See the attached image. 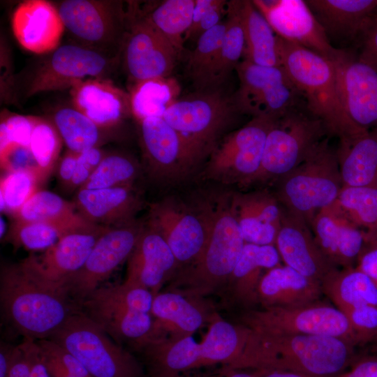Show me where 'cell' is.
Returning a JSON list of instances; mask_svg holds the SVG:
<instances>
[{
  "mask_svg": "<svg viewBox=\"0 0 377 377\" xmlns=\"http://www.w3.org/2000/svg\"><path fill=\"white\" fill-rule=\"evenodd\" d=\"M151 313L156 320L149 340L156 339L162 330L175 329L182 337L189 336L202 324L200 311L182 295L163 293L154 297Z\"/></svg>",
  "mask_w": 377,
  "mask_h": 377,
  "instance_id": "74e56055",
  "label": "cell"
},
{
  "mask_svg": "<svg viewBox=\"0 0 377 377\" xmlns=\"http://www.w3.org/2000/svg\"><path fill=\"white\" fill-rule=\"evenodd\" d=\"M246 321L250 329L262 334L328 336L355 346L346 316L337 307L325 304L266 306L264 310L251 313Z\"/></svg>",
  "mask_w": 377,
  "mask_h": 377,
  "instance_id": "4fadbf2b",
  "label": "cell"
},
{
  "mask_svg": "<svg viewBox=\"0 0 377 377\" xmlns=\"http://www.w3.org/2000/svg\"><path fill=\"white\" fill-rule=\"evenodd\" d=\"M309 226L318 247L334 266L353 267L364 244L365 235L335 202L319 210Z\"/></svg>",
  "mask_w": 377,
  "mask_h": 377,
  "instance_id": "603a6c76",
  "label": "cell"
},
{
  "mask_svg": "<svg viewBox=\"0 0 377 377\" xmlns=\"http://www.w3.org/2000/svg\"><path fill=\"white\" fill-rule=\"evenodd\" d=\"M62 140L54 123L40 117L33 131L29 148L45 181L57 164Z\"/></svg>",
  "mask_w": 377,
  "mask_h": 377,
  "instance_id": "7dc6e473",
  "label": "cell"
},
{
  "mask_svg": "<svg viewBox=\"0 0 377 377\" xmlns=\"http://www.w3.org/2000/svg\"><path fill=\"white\" fill-rule=\"evenodd\" d=\"M339 140L335 151L342 187L377 188V128Z\"/></svg>",
  "mask_w": 377,
  "mask_h": 377,
  "instance_id": "f546056e",
  "label": "cell"
},
{
  "mask_svg": "<svg viewBox=\"0 0 377 377\" xmlns=\"http://www.w3.org/2000/svg\"><path fill=\"white\" fill-rule=\"evenodd\" d=\"M73 354L91 377H141L136 360L83 312L75 311L49 338Z\"/></svg>",
  "mask_w": 377,
  "mask_h": 377,
  "instance_id": "52a82bcc",
  "label": "cell"
},
{
  "mask_svg": "<svg viewBox=\"0 0 377 377\" xmlns=\"http://www.w3.org/2000/svg\"><path fill=\"white\" fill-rule=\"evenodd\" d=\"M73 108L96 124L118 128L131 114L130 96L109 79L89 78L70 90Z\"/></svg>",
  "mask_w": 377,
  "mask_h": 377,
  "instance_id": "484cf974",
  "label": "cell"
},
{
  "mask_svg": "<svg viewBox=\"0 0 377 377\" xmlns=\"http://www.w3.org/2000/svg\"><path fill=\"white\" fill-rule=\"evenodd\" d=\"M227 377H257V376H253L250 374L245 373V372L232 371L228 374Z\"/></svg>",
  "mask_w": 377,
  "mask_h": 377,
  "instance_id": "be15d7a7",
  "label": "cell"
},
{
  "mask_svg": "<svg viewBox=\"0 0 377 377\" xmlns=\"http://www.w3.org/2000/svg\"><path fill=\"white\" fill-rule=\"evenodd\" d=\"M325 293L342 312L362 306H377V283L356 267L338 268L320 282Z\"/></svg>",
  "mask_w": 377,
  "mask_h": 377,
  "instance_id": "836d02e7",
  "label": "cell"
},
{
  "mask_svg": "<svg viewBox=\"0 0 377 377\" xmlns=\"http://www.w3.org/2000/svg\"><path fill=\"white\" fill-rule=\"evenodd\" d=\"M376 346L374 348V352L377 353V344L375 345Z\"/></svg>",
  "mask_w": 377,
  "mask_h": 377,
  "instance_id": "03108f58",
  "label": "cell"
},
{
  "mask_svg": "<svg viewBox=\"0 0 377 377\" xmlns=\"http://www.w3.org/2000/svg\"><path fill=\"white\" fill-rule=\"evenodd\" d=\"M108 228L88 223L62 237L41 255L31 254L27 259L43 276L63 286L84 265Z\"/></svg>",
  "mask_w": 377,
  "mask_h": 377,
  "instance_id": "7402d4cb",
  "label": "cell"
},
{
  "mask_svg": "<svg viewBox=\"0 0 377 377\" xmlns=\"http://www.w3.org/2000/svg\"><path fill=\"white\" fill-rule=\"evenodd\" d=\"M73 202L77 213L87 221L108 227L134 220L142 204L133 185L79 188Z\"/></svg>",
  "mask_w": 377,
  "mask_h": 377,
  "instance_id": "83f0119b",
  "label": "cell"
},
{
  "mask_svg": "<svg viewBox=\"0 0 377 377\" xmlns=\"http://www.w3.org/2000/svg\"><path fill=\"white\" fill-rule=\"evenodd\" d=\"M8 377H31L29 360L21 343L14 347Z\"/></svg>",
  "mask_w": 377,
  "mask_h": 377,
  "instance_id": "6f0895ef",
  "label": "cell"
},
{
  "mask_svg": "<svg viewBox=\"0 0 377 377\" xmlns=\"http://www.w3.org/2000/svg\"><path fill=\"white\" fill-rule=\"evenodd\" d=\"M281 257L274 245L245 243L242 254L230 276L244 299L253 300L257 296L258 283L264 269L281 265Z\"/></svg>",
  "mask_w": 377,
  "mask_h": 377,
  "instance_id": "ab89813d",
  "label": "cell"
},
{
  "mask_svg": "<svg viewBox=\"0 0 377 377\" xmlns=\"http://www.w3.org/2000/svg\"><path fill=\"white\" fill-rule=\"evenodd\" d=\"M154 297L148 289L123 283L100 286L80 305L116 342L131 341L140 348L151 334Z\"/></svg>",
  "mask_w": 377,
  "mask_h": 377,
  "instance_id": "5b68a950",
  "label": "cell"
},
{
  "mask_svg": "<svg viewBox=\"0 0 377 377\" xmlns=\"http://www.w3.org/2000/svg\"><path fill=\"white\" fill-rule=\"evenodd\" d=\"M328 135L323 123L306 107L276 118L267 135L259 170L249 185L276 182L303 162Z\"/></svg>",
  "mask_w": 377,
  "mask_h": 377,
  "instance_id": "8992f818",
  "label": "cell"
},
{
  "mask_svg": "<svg viewBox=\"0 0 377 377\" xmlns=\"http://www.w3.org/2000/svg\"><path fill=\"white\" fill-rule=\"evenodd\" d=\"M179 52L131 1L129 22L121 50L131 85L147 79L169 77Z\"/></svg>",
  "mask_w": 377,
  "mask_h": 377,
  "instance_id": "7c38bea8",
  "label": "cell"
},
{
  "mask_svg": "<svg viewBox=\"0 0 377 377\" xmlns=\"http://www.w3.org/2000/svg\"><path fill=\"white\" fill-rule=\"evenodd\" d=\"M277 43L281 66L329 135L339 138L367 131L353 124L345 112L334 60L278 36Z\"/></svg>",
  "mask_w": 377,
  "mask_h": 377,
  "instance_id": "3957f363",
  "label": "cell"
},
{
  "mask_svg": "<svg viewBox=\"0 0 377 377\" xmlns=\"http://www.w3.org/2000/svg\"><path fill=\"white\" fill-rule=\"evenodd\" d=\"M321 293L319 281L306 277L286 265L267 270L257 289V296L267 306H306L317 302Z\"/></svg>",
  "mask_w": 377,
  "mask_h": 377,
  "instance_id": "4dcf8cb0",
  "label": "cell"
},
{
  "mask_svg": "<svg viewBox=\"0 0 377 377\" xmlns=\"http://www.w3.org/2000/svg\"><path fill=\"white\" fill-rule=\"evenodd\" d=\"M276 119L253 117L212 151L209 177L249 185L259 170L265 140Z\"/></svg>",
  "mask_w": 377,
  "mask_h": 377,
  "instance_id": "e0dca14e",
  "label": "cell"
},
{
  "mask_svg": "<svg viewBox=\"0 0 377 377\" xmlns=\"http://www.w3.org/2000/svg\"><path fill=\"white\" fill-rule=\"evenodd\" d=\"M141 149L149 174L156 179L182 176L203 156L163 117L138 121Z\"/></svg>",
  "mask_w": 377,
  "mask_h": 377,
  "instance_id": "ac0fdd59",
  "label": "cell"
},
{
  "mask_svg": "<svg viewBox=\"0 0 377 377\" xmlns=\"http://www.w3.org/2000/svg\"><path fill=\"white\" fill-rule=\"evenodd\" d=\"M165 239L177 263H193L202 254L212 224V207L193 210L174 199L151 205L147 222Z\"/></svg>",
  "mask_w": 377,
  "mask_h": 377,
  "instance_id": "2e32d148",
  "label": "cell"
},
{
  "mask_svg": "<svg viewBox=\"0 0 377 377\" xmlns=\"http://www.w3.org/2000/svg\"><path fill=\"white\" fill-rule=\"evenodd\" d=\"M227 3L224 0H195L191 25L185 34L184 43L196 42L203 34L219 24Z\"/></svg>",
  "mask_w": 377,
  "mask_h": 377,
  "instance_id": "681fc988",
  "label": "cell"
},
{
  "mask_svg": "<svg viewBox=\"0 0 377 377\" xmlns=\"http://www.w3.org/2000/svg\"><path fill=\"white\" fill-rule=\"evenodd\" d=\"M335 203L365 235V241L377 238V188L342 187Z\"/></svg>",
  "mask_w": 377,
  "mask_h": 377,
  "instance_id": "b9f144b4",
  "label": "cell"
},
{
  "mask_svg": "<svg viewBox=\"0 0 377 377\" xmlns=\"http://www.w3.org/2000/svg\"><path fill=\"white\" fill-rule=\"evenodd\" d=\"M356 267L377 283V238L365 241L357 257Z\"/></svg>",
  "mask_w": 377,
  "mask_h": 377,
  "instance_id": "11a10c76",
  "label": "cell"
},
{
  "mask_svg": "<svg viewBox=\"0 0 377 377\" xmlns=\"http://www.w3.org/2000/svg\"><path fill=\"white\" fill-rule=\"evenodd\" d=\"M88 223L89 222L80 214L69 219L57 221H13L4 238L15 249L24 248L33 251H44L68 232Z\"/></svg>",
  "mask_w": 377,
  "mask_h": 377,
  "instance_id": "d590c367",
  "label": "cell"
},
{
  "mask_svg": "<svg viewBox=\"0 0 377 377\" xmlns=\"http://www.w3.org/2000/svg\"><path fill=\"white\" fill-rule=\"evenodd\" d=\"M13 34L25 50L37 54L59 47L65 27L54 3L46 0H27L12 16Z\"/></svg>",
  "mask_w": 377,
  "mask_h": 377,
  "instance_id": "cb8c5ba5",
  "label": "cell"
},
{
  "mask_svg": "<svg viewBox=\"0 0 377 377\" xmlns=\"http://www.w3.org/2000/svg\"><path fill=\"white\" fill-rule=\"evenodd\" d=\"M40 117L12 114L1 119L0 151L10 145L30 146L31 135Z\"/></svg>",
  "mask_w": 377,
  "mask_h": 377,
  "instance_id": "f907efd6",
  "label": "cell"
},
{
  "mask_svg": "<svg viewBox=\"0 0 377 377\" xmlns=\"http://www.w3.org/2000/svg\"><path fill=\"white\" fill-rule=\"evenodd\" d=\"M230 200L245 243L275 246L284 212L276 195L263 190L239 193Z\"/></svg>",
  "mask_w": 377,
  "mask_h": 377,
  "instance_id": "d4e9b609",
  "label": "cell"
},
{
  "mask_svg": "<svg viewBox=\"0 0 377 377\" xmlns=\"http://www.w3.org/2000/svg\"><path fill=\"white\" fill-rule=\"evenodd\" d=\"M142 228L143 226L134 220L108 228L98 239L84 265L63 283L73 301L80 304L129 258Z\"/></svg>",
  "mask_w": 377,
  "mask_h": 377,
  "instance_id": "9a60e30c",
  "label": "cell"
},
{
  "mask_svg": "<svg viewBox=\"0 0 377 377\" xmlns=\"http://www.w3.org/2000/svg\"><path fill=\"white\" fill-rule=\"evenodd\" d=\"M14 347L1 342L0 377H8Z\"/></svg>",
  "mask_w": 377,
  "mask_h": 377,
  "instance_id": "94428289",
  "label": "cell"
},
{
  "mask_svg": "<svg viewBox=\"0 0 377 377\" xmlns=\"http://www.w3.org/2000/svg\"><path fill=\"white\" fill-rule=\"evenodd\" d=\"M36 341L51 377H91L80 361L57 343L50 339Z\"/></svg>",
  "mask_w": 377,
  "mask_h": 377,
  "instance_id": "c3c4849f",
  "label": "cell"
},
{
  "mask_svg": "<svg viewBox=\"0 0 377 377\" xmlns=\"http://www.w3.org/2000/svg\"><path fill=\"white\" fill-rule=\"evenodd\" d=\"M79 153L66 151L59 161L57 177L61 185L68 189L77 166Z\"/></svg>",
  "mask_w": 377,
  "mask_h": 377,
  "instance_id": "680465c9",
  "label": "cell"
},
{
  "mask_svg": "<svg viewBox=\"0 0 377 377\" xmlns=\"http://www.w3.org/2000/svg\"><path fill=\"white\" fill-rule=\"evenodd\" d=\"M73 201L47 190H39L24 205L11 215L20 222L57 221L78 216Z\"/></svg>",
  "mask_w": 377,
  "mask_h": 377,
  "instance_id": "ee69618b",
  "label": "cell"
},
{
  "mask_svg": "<svg viewBox=\"0 0 377 377\" xmlns=\"http://www.w3.org/2000/svg\"><path fill=\"white\" fill-rule=\"evenodd\" d=\"M337 377H377V356L362 359Z\"/></svg>",
  "mask_w": 377,
  "mask_h": 377,
  "instance_id": "91938a15",
  "label": "cell"
},
{
  "mask_svg": "<svg viewBox=\"0 0 377 377\" xmlns=\"http://www.w3.org/2000/svg\"><path fill=\"white\" fill-rule=\"evenodd\" d=\"M0 164L1 170L6 173L32 171L39 173L42 177L29 147L10 145L6 149L0 151Z\"/></svg>",
  "mask_w": 377,
  "mask_h": 377,
  "instance_id": "f5cc1de1",
  "label": "cell"
},
{
  "mask_svg": "<svg viewBox=\"0 0 377 377\" xmlns=\"http://www.w3.org/2000/svg\"><path fill=\"white\" fill-rule=\"evenodd\" d=\"M245 242L231 200L212 207V224L205 247L185 273L198 286H216L230 277Z\"/></svg>",
  "mask_w": 377,
  "mask_h": 377,
  "instance_id": "5bb4252c",
  "label": "cell"
},
{
  "mask_svg": "<svg viewBox=\"0 0 377 377\" xmlns=\"http://www.w3.org/2000/svg\"><path fill=\"white\" fill-rule=\"evenodd\" d=\"M55 6L65 29L77 44L121 56L129 22L131 1L64 0Z\"/></svg>",
  "mask_w": 377,
  "mask_h": 377,
  "instance_id": "ba28073f",
  "label": "cell"
},
{
  "mask_svg": "<svg viewBox=\"0 0 377 377\" xmlns=\"http://www.w3.org/2000/svg\"><path fill=\"white\" fill-rule=\"evenodd\" d=\"M72 301L62 286L43 276L27 258L1 265V311L24 339L49 338L77 311Z\"/></svg>",
  "mask_w": 377,
  "mask_h": 377,
  "instance_id": "6da1fadb",
  "label": "cell"
},
{
  "mask_svg": "<svg viewBox=\"0 0 377 377\" xmlns=\"http://www.w3.org/2000/svg\"><path fill=\"white\" fill-rule=\"evenodd\" d=\"M52 122L68 149L77 153L120 138L118 128L102 127L74 108L57 110Z\"/></svg>",
  "mask_w": 377,
  "mask_h": 377,
  "instance_id": "e575fe53",
  "label": "cell"
},
{
  "mask_svg": "<svg viewBox=\"0 0 377 377\" xmlns=\"http://www.w3.org/2000/svg\"><path fill=\"white\" fill-rule=\"evenodd\" d=\"M342 188L336 151L324 138L300 165L276 182L274 195L283 209L308 223L334 203Z\"/></svg>",
  "mask_w": 377,
  "mask_h": 377,
  "instance_id": "277c9868",
  "label": "cell"
},
{
  "mask_svg": "<svg viewBox=\"0 0 377 377\" xmlns=\"http://www.w3.org/2000/svg\"><path fill=\"white\" fill-rule=\"evenodd\" d=\"M181 86L173 77H155L131 84L129 89L131 114L140 121L163 117L179 98Z\"/></svg>",
  "mask_w": 377,
  "mask_h": 377,
  "instance_id": "8d00e7d4",
  "label": "cell"
},
{
  "mask_svg": "<svg viewBox=\"0 0 377 377\" xmlns=\"http://www.w3.org/2000/svg\"><path fill=\"white\" fill-rule=\"evenodd\" d=\"M21 344L29 360L31 377H51L43 363L36 340L24 339Z\"/></svg>",
  "mask_w": 377,
  "mask_h": 377,
  "instance_id": "9f6ffc18",
  "label": "cell"
},
{
  "mask_svg": "<svg viewBox=\"0 0 377 377\" xmlns=\"http://www.w3.org/2000/svg\"><path fill=\"white\" fill-rule=\"evenodd\" d=\"M334 61L348 117L360 129L377 128V71L345 50Z\"/></svg>",
  "mask_w": 377,
  "mask_h": 377,
  "instance_id": "ffe728a7",
  "label": "cell"
},
{
  "mask_svg": "<svg viewBox=\"0 0 377 377\" xmlns=\"http://www.w3.org/2000/svg\"><path fill=\"white\" fill-rule=\"evenodd\" d=\"M238 114L232 96L220 88L179 98L163 118L204 156L214 150L219 137Z\"/></svg>",
  "mask_w": 377,
  "mask_h": 377,
  "instance_id": "8fae6325",
  "label": "cell"
},
{
  "mask_svg": "<svg viewBox=\"0 0 377 377\" xmlns=\"http://www.w3.org/2000/svg\"><path fill=\"white\" fill-rule=\"evenodd\" d=\"M235 71L239 84L232 98L239 114L276 119L292 110L306 107L281 66H260L244 59Z\"/></svg>",
  "mask_w": 377,
  "mask_h": 377,
  "instance_id": "9c48e42d",
  "label": "cell"
},
{
  "mask_svg": "<svg viewBox=\"0 0 377 377\" xmlns=\"http://www.w3.org/2000/svg\"><path fill=\"white\" fill-rule=\"evenodd\" d=\"M45 181L40 175L32 171L6 173L0 183L1 212L10 216L17 212L38 191Z\"/></svg>",
  "mask_w": 377,
  "mask_h": 377,
  "instance_id": "bcb514c9",
  "label": "cell"
},
{
  "mask_svg": "<svg viewBox=\"0 0 377 377\" xmlns=\"http://www.w3.org/2000/svg\"><path fill=\"white\" fill-rule=\"evenodd\" d=\"M140 173V165L131 156L108 153L86 183L80 188L98 189L133 185Z\"/></svg>",
  "mask_w": 377,
  "mask_h": 377,
  "instance_id": "f6af8a7d",
  "label": "cell"
},
{
  "mask_svg": "<svg viewBox=\"0 0 377 377\" xmlns=\"http://www.w3.org/2000/svg\"><path fill=\"white\" fill-rule=\"evenodd\" d=\"M120 60V56L77 43L65 44L51 52L31 71L22 92L29 98L40 92L71 88L85 78L109 79Z\"/></svg>",
  "mask_w": 377,
  "mask_h": 377,
  "instance_id": "30bf717a",
  "label": "cell"
},
{
  "mask_svg": "<svg viewBox=\"0 0 377 377\" xmlns=\"http://www.w3.org/2000/svg\"><path fill=\"white\" fill-rule=\"evenodd\" d=\"M252 1L278 37L332 60L337 59L343 53V50L332 46L306 1Z\"/></svg>",
  "mask_w": 377,
  "mask_h": 377,
  "instance_id": "d6986e66",
  "label": "cell"
},
{
  "mask_svg": "<svg viewBox=\"0 0 377 377\" xmlns=\"http://www.w3.org/2000/svg\"><path fill=\"white\" fill-rule=\"evenodd\" d=\"M306 1L328 38L340 41H359L377 13V0Z\"/></svg>",
  "mask_w": 377,
  "mask_h": 377,
  "instance_id": "f1b7e54d",
  "label": "cell"
},
{
  "mask_svg": "<svg viewBox=\"0 0 377 377\" xmlns=\"http://www.w3.org/2000/svg\"><path fill=\"white\" fill-rule=\"evenodd\" d=\"M226 22L221 21L203 34L195 42L196 45L187 61L188 75L195 91H202L208 77L217 60Z\"/></svg>",
  "mask_w": 377,
  "mask_h": 377,
  "instance_id": "7bdbcfd3",
  "label": "cell"
},
{
  "mask_svg": "<svg viewBox=\"0 0 377 377\" xmlns=\"http://www.w3.org/2000/svg\"><path fill=\"white\" fill-rule=\"evenodd\" d=\"M353 346L343 339L319 335L267 334L251 330L248 368L336 376L348 367Z\"/></svg>",
  "mask_w": 377,
  "mask_h": 377,
  "instance_id": "7a4b0ae2",
  "label": "cell"
},
{
  "mask_svg": "<svg viewBox=\"0 0 377 377\" xmlns=\"http://www.w3.org/2000/svg\"><path fill=\"white\" fill-rule=\"evenodd\" d=\"M251 333L230 323L219 320L210 327L204 340L193 345L192 369L218 363L244 368L245 355Z\"/></svg>",
  "mask_w": 377,
  "mask_h": 377,
  "instance_id": "1f68e13d",
  "label": "cell"
},
{
  "mask_svg": "<svg viewBox=\"0 0 377 377\" xmlns=\"http://www.w3.org/2000/svg\"><path fill=\"white\" fill-rule=\"evenodd\" d=\"M195 3V0H165L140 8L181 55L185 34L191 25Z\"/></svg>",
  "mask_w": 377,
  "mask_h": 377,
  "instance_id": "f35d334b",
  "label": "cell"
},
{
  "mask_svg": "<svg viewBox=\"0 0 377 377\" xmlns=\"http://www.w3.org/2000/svg\"><path fill=\"white\" fill-rule=\"evenodd\" d=\"M0 237L1 239H2L5 234L6 233V222L3 219V218L2 216H1L0 218Z\"/></svg>",
  "mask_w": 377,
  "mask_h": 377,
  "instance_id": "e7e4bbea",
  "label": "cell"
},
{
  "mask_svg": "<svg viewBox=\"0 0 377 377\" xmlns=\"http://www.w3.org/2000/svg\"><path fill=\"white\" fill-rule=\"evenodd\" d=\"M359 42L360 52L357 59L377 71V13L362 34Z\"/></svg>",
  "mask_w": 377,
  "mask_h": 377,
  "instance_id": "db71d44e",
  "label": "cell"
},
{
  "mask_svg": "<svg viewBox=\"0 0 377 377\" xmlns=\"http://www.w3.org/2000/svg\"><path fill=\"white\" fill-rule=\"evenodd\" d=\"M275 246L284 265L320 283L337 268L318 247L309 223L285 209Z\"/></svg>",
  "mask_w": 377,
  "mask_h": 377,
  "instance_id": "44dd1931",
  "label": "cell"
},
{
  "mask_svg": "<svg viewBox=\"0 0 377 377\" xmlns=\"http://www.w3.org/2000/svg\"><path fill=\"white\" fill-rule=\"evenodd\" d=\"M128 260L124 283L148 289L154 295L177 263L165 239L148 223L143 226Z\"/></svg>",
  "mask_w": 377,
  "mask_h": 377,
  "instance_id": "4316f807",
  "label": "cell"
},
{
  "mask_svg": "<svg viewBox=\"0 0 377 377\" xmlns=\"http://www.w3.org/2000/svg\"><path fill=\"white\" fill-rule=\"evenodd\" d=\"M226 31L217 60L205 85L204 90L220 89L244 57L245 39L239 17L232 3L228 1Z\"/></svg>",
  "mask_w": 377,
  "mask_h": 377,
  "instance_id": "60d3db41",
  "label": "cell"
},
{
  "mask_svg": "<svg viewBox=\"0 0 377 377\" xmlns=\"http://www.w3.org/2000/svg\"><path fill=\"white\" fill-rule=\"evenodd\" d=\"M243 27L244 59L267 66H281L277 36L252 1L232 0Z\"/></svg>",
  "mask_w": 377,
  "mask_h": 377,
  "instance_id": "d6a6232c",
  "label": "cell"
},
{
  "mask_svg": "<svg viewBox=\"0 0 377 377\" xmlns=\"http://www.w3.org/2000/svg\"><path fill=\"white\" fill-rule=\"evenodd\" d=\"M343 313L351 327L355 346L377 344V306L362 305Z\"/></svg>",
  "mask_w": 377,
  "mask_h": 377,
  "instance_id": "816d5d0a",
  "label": "cell"
},
{
  "mask_svg": "<svg viewBox=\"0 0 377 377\" xmlns=\"http://www.w3.org/2000/svg\"><path fill=\"white\" fill-rule=\"evenodd\" d=\"M259 377H324L318 376L301 373L283 371H262L260 376ZM337 377V376H332Z\"/></svg>",
  "mask_w": 377,
  "mask_h": 377,
  "instance_id": "6125c7cd",
  "label": "cell"
}]
</instances>
